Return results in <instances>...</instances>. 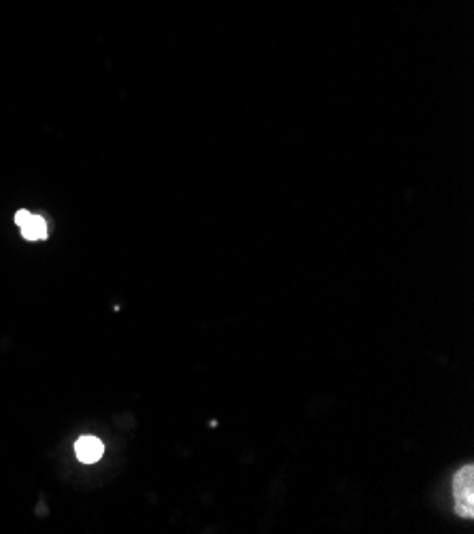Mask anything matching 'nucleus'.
I'll return each mask as SVG.
<instances>
[{
    "label": "nucleus",
    "mask_w": 474,
    "mask_h": 534,
    "mask_svg": "<svg viewBox=\"0 0 474 534\" xmlns=\"http://www.w3.org/2000/svg\"><path fill=\"white\" fill-rule=\"evenodd\" d=\"M75 454L83 464H94L105 454V445L96 437H81L75 445Z\"/></svg>",
    "instance_id": "3"
},
{
    "label": "nucleus",
    "mask_w": 474,
    "mask_h": 534,
    "mask_svg": "<svg viewBox=\"0 0 474 534\" xmlns=\"http://www.w3.org/2000/svg\"><path fill=\"white\" fill-rule=\"evenodd\" d=\"M453 494H455L457 513L472 520L474 517V469L472 466H464V469L455 475Z\"/></svg>",
    "instance_id": "1"
},
{
    "label": "nucleus",
    "mask_w": 474,
    "mask_h": 534,
    "mask_svg": "<svg viewBox=\"0 0 474 534\" xmlns=\"http://www.w3.org/2000/svg\"><path fill=\"white\" fill-rule=\"evenodd\" d=\"M15 222H18L22 235L28 241H43L47 237V224L41 215H32L28 211L15 213Z\"/></svg>",
    "instance_id": "2"
}]
</instances>
